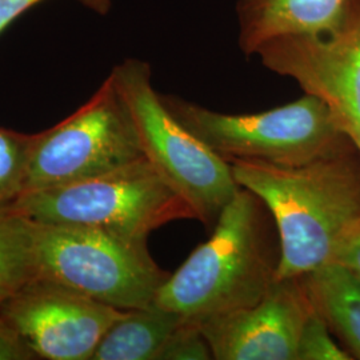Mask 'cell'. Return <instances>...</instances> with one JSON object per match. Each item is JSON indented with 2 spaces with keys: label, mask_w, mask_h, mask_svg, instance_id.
Listing matches in <instances>:
<instances>
[{
  "label": "cell",
  "mask_w": 360,
  "mask_h": 360,
  "mask_svg": "<svg viewBox=\"0 0 360 360\" xmlns=\"http://www.w3.org/2000/svg\"><path fill=\"white\" fill-rule=\"evenodd\" d=\"M142 158L129 107L108 75L72 115L34 134L23 195L91 179Z\"/></svg>",
  "instance_id": "cell-7"
},
{
  "label": "cell",
  "mask_w": 360,
  "mask_h": 360,
  "mask_svg": "<svg viewBox=\"0 0 360 360\" xmlns=\"http://www.w3.org/2000/svg\"><path fill=\"white\" fill-rule=\"evenodd\" d=\"M0 210L40 224L95 227L138 240H148L169 221L195 219L146 158L91 179L25 193Z\"/></svg>",
  "instance_id": "cell-4"
},
{
  "label": "cell",
  "mask_w": 360,
  "mask_h": 360,
  "mask_svg": "<svg viewBox=\"0 0 360 360\" xmlns=\"http://www.w3.org/2000/svg\"><path fill=\"white\" fill-rule=\"evenodd\" d=\"M255 55L327 104L346 135L360 126V0H347L331 30L274 39Z\"/></svg>",
  "instance_id": "cell-8"
},
{
  "label": "cell",
  "mask_w": 360,
  "mask_h": 360,
  "mask_svg": "<svg viewBox=\"0 0 360 360\" xmlns=\"http://www.w3.org/2000/svg\"><path fill=\"white\" fill-rule=\"evenodd\" d=\"M352 356L333 338V333L314 311L304 323L299 338L296 360H349Z\"/></svg>",
  "instance_id": "cell-16"
},
{
  "label": "cell",
  "mask_w": 360,
  "mask_h": 360,
  "mask_svg": "<svg viewBox=\"0 0 360 360\" xmlns=\"http://www.w3.org/2000/svg\"><path fill=\"white\" fill-rule=\"evenodd\" d=\"M314 312L302 278L275 281L257 304L203 319L200 330L218 360H296Z\"/></svg>",
  "instance_id": "cell-10"
},
{
  "label": "cell",
  "mask_w": 360,
  "mask_h": 360,
  "mask_svg": "<svg viewBox=\"0 0 360 360\" xmlns=\"http://www.w3.org/2000/svg\"><path fill=\"white\" fill-rule=\"evenodd\" d=\"M43 0H0V34L19 16ZM94 13L105 15L111 10L112 0H79Z\"/></svg>",
  "instance_id": "cell-18"
},
{
  "label": "cell",
  "mask_w": 360,
  "mask_h": 360,
  "mask_svg": "<svg viewBox=\"0 0 360 360\" xmlns=\"http://www.w3.org/2000/svg\"><path fill=\"white\" fill-rule=\"evenodd\" d=\"M347 136L352 144L356 147V150L359 151L360 155V126L349 129L347 132Z\"/></svg>",
  "instance_id": "cell-21"
},
{
  "label": "cell",
  "mask_w": 360,
  "mask_h": 360,
  "mask_svg": "<svg viewBox=\"0 0 360 360\" xmlns=\"http://www.w3.org/2000/svg\"><path fill=\"white\" fill-rule=\"evenodd\" d=\"M127 104L144 158L193 211L214 227L238 193L231 166L186 129L155 91L151 67L126 59L110 74Z\"/></svg>",
  "instance_id": "cell-5"
},
{
  "label": "cell",
  "mask_w": 360,
  "mask_h": 360,
  "mask_svg": "<svg viewBox=\"0 0 360 360\" xmlns=\"http://www.w3.org/2000/svg\"><path fill=\"white\" fill-rule=\"evenodd\" d=\"M314 311L360 359V281L347 266L331 262L300 276Z\"/></svg>",
  "instance_id": "cell-12"
},
{
  "label": "cell",
  "mask_w": 360,
  "mask_h": 360,
  "mask_svg": "<svg viewBox=\"0 0 360 360\" xmlns=\"http://www.w3.org/2000/svg\"><path fill=\"white\" fill-rule=\"evenodd\" d=\"M351 143L300 166L231 162L239 187L267 207L279 233L276 281L335 262L360 231V162Z\"/></svg>",
  "instance_id": "cell-1"
},
{
  "label": "cell",
  "mask_w": 360,
  "mask_h": 360,
  "mask_svg": "<svg viewBox=\"0 0 360 360\" xmlns=\"http://www.w3.org/2000/svg\"><path fill=\"white\" fill-rule=\"evenodd\" d=\"M35 278L34 221L0 210V304Z\"/></svg>",
  "instance_id": "cell-14"
},
{
  "label": "cell",
  "mask_w": 360,
  "mask_h": 360,
  "mask_svg": "<svg viewBox=\"0 0 360 360\" xmlns=\"http://www.w3.org/2000/svg\"><path fill=\"white\" fill-rule=\"evenodd\" d=\"M180 123L227 163L300 166L351 144L330 107L304 94L257 114H223L176 96H162Z\"/></svg>",
  "instance_id": "cell-3"
},
{
  "label": "cell",
  "mask_w": 360,
  "mask_h": 360,
  "mask_svg": "<svg viewBox=\"0 0 360 360\" xmlns=\"http://www.w3.org/2000/svg\"><path fill=\"white\" fill-rule=\"evenodd\" d=\"M260 205L254 193L239 187L210 239L169 274L153 304L193 322L257 304L276 281L279 263L269 245Z\"/></svg>",
  "instance_id": "cell-2"
},
{
  "label": "cell",
  "mask_w": 360,
  "mask_h": 360,
  "mask_svg": "<svg viewBox=\"0 0 360 360\" xmlns=\"http://www.w3.org/2000/svg\"><path fill=\"white\" fill-rule=\"evenodd\" d=\"M34 135L0 127V208L23 195Z\"/></svg>",
  "instance_id": "cell-15"
},
{
  "label": "cell",
  "mask_w": 360,
  "mask_h": 360,
  "mask_svg": "<svg viewBox=\"0 0 360 360\" xmlns=\"http://www.w3.org/2000/svg\"><path fill=\"white\" fill-rule=\"evenodd\" d=\"M124 312L40 278L0 304V316L38 359L47 360L92 359L103 335Z\"/></svg>",
  "instance_id": "cell-9"
},
{
  "label": "cell",
  "mask_w": 360,
  "mask_h": 360,
  "mask_svg": "<svg viewBox=\"0 0 360 360\" xmlns=\"http://www.w3.org/2000/svg\"><path fill=\"white\" fill-rule=\"evenodd\" d=\"M214 359L199 323L184 321L162 349L159 360Z\"/></svg>",
  "instance_id": "cell-17"
},
{
  "label": "cell",
  "mask_w": 360,
  "mask_h": 360,
  "mask_svg": "<svg viewBox=\"0 0 360 360\" xmlns=\"http://www.w3.org/2000/svg\"><path fill=\"white\" fill-rule=\"evenodd\" d=\"M37 274L123 311L154 303L169 274L138 240L103 229L35 223Z\"/></svg>",
  "instance_id": "cell-6"
},
{
  "label": "cell",
  "mask_w": 360,
  "mask_h": 360,
  "mask_svg": "<svg viewBox=\"0 0 360 360\" xmlns=\"http://www.w3.org/2000/svg\"><path fill=\"white\" fill-rule=\"evenodd\" d=\"M181 315L155 304L129 309L103 335L91 360H159Z\"/></svg>",
  "instance_id": "cell-13"
},
{
  "label": "cell",
  "mask_w": 360,
  "mask_h": 360,
  "mask_svg": "<svg viewBox=\"0 0 360 360\" xmlns=\"http://www.w3.org/2000/svg\"><path fill=\"white\" fill-rule=\"evenodd\" d=\"M335 262L347 266L360 281V231L348 242Z\"/></svg>",
  "instance_id": "cell-20"
},
{
  "label": "cell",
  "mask_w": 360,
  "mask_h": 360,
  "mask_svg": "<svg viewBox=\"0 0 360 360\" xmlns=\"http://www.w3.org/2000/svg\"><path fill=\"white\" fill-rule=\"evenodd\" d=\"M38 356L10 323L0 316V360H35Z\"/></svg>",
  "instance_id": "cell-19"
},
{
  "label": "cell",
  "mask_w": 360,
  "mask_h": 360,
  "mask_svg": "<svg viewBox=\"0 0 360 360\" xmlns=\"http://www.w3.org/2000/svg\"><path fill=\"white\" fill-rule=\"evenodd\" d=\"M347 0H238L239 47L247 56L274 39L331 30Z\"/></svg>",
  "instance_id": "cell-11"
}]
</instances>
